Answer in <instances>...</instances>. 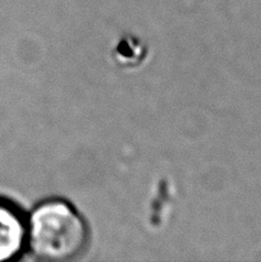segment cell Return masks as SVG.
<instances>
[{
	"mask_svg": "<svg viewBox=\"0 0 261 262\" xmlns=\"http://www.w3.org/2000/svg\"><path fill=\"white\" fill-rule=\"evenodd\" d=\"M26 234L33 255L46 261L78 257L86 248L89 237L83 219L61 201L45 202L35 209Z\"/></svg>",
	"mask_w": 261,
	"mask_h": 262,
	"instance_id": "6da1fadb",
	"label": "cell"
},
{
	"mask_svg": "<svg viewBox=\"0 0 261 262\" xmlns=\"http://www.w3.org/2000/svg\"><path fill=\"white\" fill-rule=\"evenodd\" d=\"M25 238V224L18 212L0 201V261L15 257L22 250Z\"/></svg>",
	"mask_w": 261,
	"mask_h": 262,
	"instance_id": "7a4b0ae2",
	"label": "cell"
}]
</instances>
